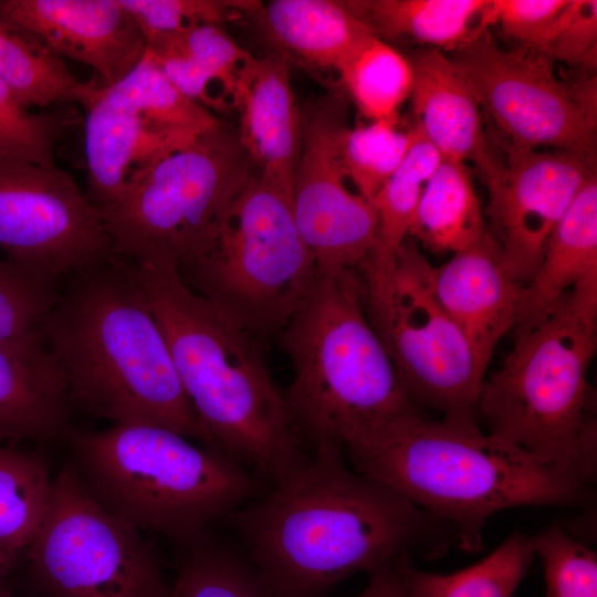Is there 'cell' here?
Returning <instances> with one entry per match:
<instances>
[{
	"mask_svg": "<svg viewBox=\"0 0 597 597\" xmlns=\"http://www.w3.org/2000/svg\"><path fill=\"white\" fill-rule=\"evenodd\" d=\"M224 521L275 597H325L357 573L458 547L447 524L357 472L339 444L313 447Z\"/></svg>",
	"mask_w": 597,
	"mask_h": 597,
	"instance_id": "obj_1",
	"label": "cell"
},
{
	"mask_svg": "<svg viewBox=\"0 0 597 597\" xmlns=\"http://www.w3.org/2000/svg\"><path fill=\"white\" fill-rule=\"evenodd\" d=\"M133 263L200 441L271 484L301 465L307 455L256 335L190 287L176 265Z\"/></svg>",
	"mask_w": 597,
	"mask_h": 597,
	"instance_id": "obj_2",
	"label": "cell"
},
{
	"mask_svg": "<svg viewBox=\"0 0 597 597\" xmlns=\"http://www.w3.org/2000/svg\"><path fill=\"white\" fill-rule=\"evenodd\" d=\"M44 335L72 407L114 425H155L200 440L132 261L113 254L70 275Z\"/></svg>",
	"mask_w": 597,
	"mask_h": 597,
	"instance_id": "obj_3",
	"label": "cell"
},
{
	"mask_svg": "<svg viewBox=\"0 0 597 597\" xmlns=\"http://www.w3.org/2000/svg\"><path fill=\"white\" fill-rule=\"evenodd\" d=\"M350 467L447 524L458 547L482 548L493 514L525 505H578L588 486L524 449L482 431L476 419L405 416L345 448Z\"/></svg>",
	"mask_w": 597,
	"mask_h": 597,
	"instance_id": "obj_4",
	"label": "cell"
},
{
	"mask_svg": "<svg viewBox=\"0 0 597 597\" xmlns=\"http://www.w3.org/2000/svg\"><path fill=\"white\" fill-rule=\"evenodd\" d=\"M292 364L284 395L298 436L344 449L422 411L369 322L357 269H317L281 329Z\"/></svg>",
	"mask_w": 597,
	"mask_h": 597,
	"instance_id": "obj_5",
	"label": "cell"
},
{
	"mask_svg": "<svg viewBox=\"0 0 597 597\" xmlns=\"http://www.w3.org/2000/svg\"><path fill=\"white\" fill-rule=\"evenodd\" d=\"M597 345V271L540 326L515 339L485 377L476 402L488 432L591 486L597 472L595 395L588 369Z\"/></svg>",
	"mask_w": 597,
	"mask_h": 597,
	"instance_id": "obj_6",
	"label": "cell"
},
{
	"mask_svg": "<svg viewBox=\"0 0 597 597\" xmlns=\"http://www.w3.org/2000/svg\"><path fill=\"white\" fill-rule=\"evenodd\" d=\"M63 438L67 462L102 506L184 546L259 492V479L243 464L160 426L71 427Z\"/></svg>",
	"mask_w": 597,
	"mask_h": 597,
	"instance_id": "obj_7",
	"label": "cell"
},
{
	"mask_svg": "<svg viewBox=\"0 0 597 597\" xmlns=\"http://www.w3.org/2000/svg\"><path fill=\"white\" fill-rule=\"evenodd\" d=\"M253 172L237 129L219 121L98 209L114 253L185 269L209 249L229 203Z\"/></svg>",
	"mask_w": 597,
	"mask_h": 597,
	"instance_id": "obj_8",
	"label": "cell"
},
{
	"mask_svg": "<svg viewBox=\"0 0 597 597\" xmlns=\"http://www.w3.org/2000/svg\"><path fill=\"white\" fill-rule=\"evenodd\" d=\"M179 272L258 336L284 327L316 264L297 229L292 197L253 172L229 203L209 249Z\"/></svg>",
	"mask_w": 597,
	"mask_h": 597,
	"instance_id": "obj_9",
	"label": "cell"
},
{
	"mask_svg": "<svg viewBox=\"0 0 597 597\" xmlns=\"http://www.w3.org/2000/svg\"><path fill=\"white\" fill-rule=\"evenodd\" d=\"M433 268L410 237L389 259L369 255L357 269L366 313L416 406L476 419L486 368L439 302Z\"/></svg>",
	"mask_w": 597,
	"mask_h": 597,
	"instance_id": "obj_10",
	"label": "cell"
},
{
	"mask_svg": "<svg viewBox=\"0 0 597 597\" xmlns=\"http://www.w3.org/2000/svg\"><path fill=\"white\" fill-rule=\"evenodd\" d=\"M23 556L39 597H157L168 587L140 531L102 506L69 462Z\"/></svg>",
	"mask_w": 597,
	"mask_h": 597,
	"instance_id": "obj_11",
	"label": "cell"
},
{
	"mask_svg": "<svg viewBox=\"0 0 597 597\" xmlns=\"http://www.w3.org/2000/svg\"><path fill=\"white\" fill-rule=\"evenodd\" d=\"M80 104L85 109L86 196L97 210L219 122L186 97L147 51L117 82L87 81Z\"/></svg>",
	"mask_w": 597,
	"mask_h": 597,
	"instance_id": "obj_12",
	"label": "cell"
},
{
	"mask_svg": "<svg viewBox=\"0 0 597 597\" xmlns=\"http://www.w3.org/2000/svg\"><path fill=\"white\" fill-rule=\"evenodd\" d=\"M453 52L451 59L507 146L595 156V78L565 82L556 76L552 61L525 49L505 50L488 29Z\"/></svg>",
	"mask_w": 597,
	"mask_h": 597,
	"instance_id": "obj_13",
	"label": "cell"
},
{
	"mask_svg": "<svg viewBox=\"0 0 597 597\" xmlns=\"http://www.w3.org/2000/svg\"><path fill=\"white\" fill-rule=\"evenodd\" d=\"M0 248L57 283L115 254L98 210L66 170L1 155Z\"/></svg>",
	"mask_w": 597,
	"mask_h": 597,
	"instance_id": "obj_14",
	"label": "cell"
},
{
	"mask_svg": "<svg viewBox=\"0 0 597 597\" xmlns=\"http://www.w3.org/2000/svg\"><path fill=\"white\" fill-rule=\"evenodd\" d=\"M347 128L346 108L336 96L317 101L303 118L292 209L317 269H358L377 243L374 207L346 185L342 145Z\"/></svg>",
	"mask_w": 597,
	"mask_h": 597,
	"instance_id": "obj_15",
	"label": "cell"
},
{
	"mask_svg": "<svg viewBox=\"0 0 597 597\" xmlns=\"http://www.w3.org/2000/svg\"><path fill=\"white\" fill-rule=\"evenodd\" d=\"M594 157L506 147L501 172L486 185L489 232L520 284L537 269L552 232L577 195L597 177Z\"/></svg>",
	"mask_w": 597,
	"mask_h": 597,
	"instance_id": "obj_16",
	"label": "cell"
},
{
	"mask_svg": "<svg viewBox=\"0 0 597 597\" xmlns=\"http://www.w3.org/2000/svg\"><path fill=\"white\" fill-rule=\"evenodd\" d=\"M0 15L60 57L94 69L101 85L121 80L146 52L139 27L118 0H0Z\"/></svg>",
	"mask_w": 597,
	"mask_h": 597,
	"instance_id": "obj_17",
	"label": "cell"
},
{
	"mask_svg": "<svg viewBox=\"0 0 597 597\" xmlns=\"http://www.w3.org/2000/svg\"><path fill=\"white\" fill-rule=\"evenodd\" d=\"M409 60L413 126L442 158L473 164L486 186L503 164L491 153L482 107L469 80L443 51L422 49Z\"/></svg>",
	"mask_w": 597,
	"mask_h": 597,
	"instance_id": "obj_18",
	"label": "cell"
},
{
	"mask_svg": "<svg viewBox=\"0 0 597 597\" xmlns=\"http://www.w3.org/2000/svg\"><path fill=\"white\" fill-rule=\"evenodd\" d=\"M436 295L488 368L501 338L514 328L521 284L490 232L433 268Z\"/></svg>",
	"mask_w": 597,
	"mask_h": 597,
	"instance_id": "obj_19",
	"label": "cell"
},
{
	"mask_svg": "<svg viewBox=\"0 0 597 597\" xmlns=\"http://www.w3.org/2000/svg\"><path fill=\"white\" fill-rule=\"evenodd\" d=\"M237 109L238 138L254 172L292 197L303 118L283 55L275 52L254 57L242 82Z\"/></svg>",
	"mask_w": 597,
	"mask_h": 597,
	"instance_id": "obj_20",
	"label": "cell"
},
{
	"mask_svg": "<svg viewBox=\"0 0 597 597\" xmlns=\"http://www.w3.org/2000/svg\"><path fill=\"white\" fill-rule=\"evenodd\" d=\"M71 409L45 336L0 343V442L63 438Z\"/></svg>",
	"mask_w": 597,
	"mask_h": 597,
	"instance_id": "obj_21",
	"label": "cell"
},
{
	"mask_svg": "<svg viewBox=\"0 0 597 597\" xmlns=\"http://www.w3.org/2000/svg\"><path fill=\"white\" fill-rule=\"evenodd\" d=\"M597 271V177L577 195L552 232L540 264L521 285L515 339L545 322L564 296Z\"/></svg>",
	"mask_w": 597,
	"mask_h": 597,
	"instance_id": "obj_22",
	"label": "cell"
},
{
	"mask_svg": "<svg viewBox=\"0 0 597 597\" xmlns=\"http://www.w3.org/2000/svg\"><path fill=\"white\" fill-rule=\"evenodd\" d=\"M261 29L279 54L337 72L373 32L346 6L333 0H273L258 10Z\"/></svg>",
	"mask_w": 597,
	"mask_h": 597,
	"instance_id": "obj_23",
	"label": "cell"
},
{
	"mask_svg": "<svg viewBox=\"0 0 597 597\" xmlns=\"http://www.w3.org/2000/svg\"><path fill=\"white\" fill-rule=\"evenodd\" d=\"M488 0H353L348 9L378 38L454 51L480 30Z\"/></svg>",
	"mask_w": 597,
	"mask_h": 597,
	"instance_id": "obj_24",
	"label": "cell"
},
{
	"mask_svg": "<svg viewBox=\"0 0 597 597\" xmlns=\"http://www.w3.org/2000/svg\"><path fill=\"white\" fill-rule=\"evenodd\" d=\"M489 230L468 165L442 158L419 201L410 237L434 253H457Z\"/></svg>",
	"mask_w": 597,
	"mask_h": 597,
	"instance_id": "obj_25",
	"label": "cell"
},
{
	"mask_svg": "<svg viewBox=\"0 0 597 597\" xmlns=\"http://www.w3.org/2000/svg\"><path fill=\"white\" fill-rule=\"evenodd\" d=\"M0 78L28 109L60 102L80 104L87 84L34 34L1 15Z\"/></svg>",
	"mask_w": 597,
	"mask_h": 597,
	"instance_id": "obj_26",
	"label": "cell"
},
{
	"mask_svg": "<svg viewBox=\"0 0 597 597\" xmlns=\"http://www.w3.org/2000/svg\"><path fill=\"white\" fill-rule=\"evenodd\" d=\"M535 556L533 538L516 531L472 566L450 574L401 565L406 597H513Z\"/></svg>",
	"mask_w": 597,
	"mask_h": 597,
	"instance_id": "obj_27",
	"label": "cell"
},
{
	"mask_svg": "<svg viewBox=\"0 0 597 597\" xmlns=\"http://www.w3.org/2000/svg\"><path fill=\"white\" fill-rule=\"evenodd\" d=\"M53 476L35 451L0 442V547L23 555L51 498Z\"/></svg>",
	"mask_w": 597,
	"mask_h": 597,
	"instance_id": "obj_28",
	"label": "cell"
},
{
	"mask_svg": "<svg viewBox=\"0 0 597 597\" xmlns=\"http://www.w3.org/2000/svg\"><path fill=\"white\" fill-rule=\"evenodd\" d=\"M363 116L370 122H399L410 97L413 72L409 57L374 33L366 36L337 71Z\"/></svg>",
	"mask_w": 597,
	"mask_h": 597,
	"instance_id": "obj_29",
	"label": "cell"
},
{
	"mask_svg": "<svg viewBox=\"0 0 597 597\" xmlns=\"http://www.w3.org/2000/svg\"><path fill=\"white\" fill-rule=\"evenodd\" d=\"M410 148L371 201L377 217V243L370 255L391 258L410 237L423 190L439 164L438 150L412 126Z\"/></svg>",
	"mask_w": 597,
	"mask_h": 597,
	"instance_id": "obj_30",
	"label": "cell"
},
{
	"mask_svg": "<svg viewBox=\"0 0 597 597\" xmlns=\"http://www.w3.org/2000/svg\"><path fill=\"white\" fill-rule=\"evenodd\" d=\"M185 547L170 597H275L248 558L207 533Z\"/></svg>",
	"mask_w": 597,
	"mask_h": 597,
	"instance_id": "obj_31",
	"label": "cell"
},
{
	"mask_svg": "<svg viewBox=\"0 0 597 597\" xmlns=\"http://www.w3.org/2000/svg\"><path fill=\"white\" fill-rule=\"evenodd\" d=\"M413 137L412 127L398 128V123L370 122L347 128L342 159L346 177L357 192L373 199L405 159Z\"/></svg>",
	"mask_w": 597,
	"mask_h": 597,
	"instance_id": "obj_32",
	"label": "cell"
},
{
	"mask_svg": "<svg viewBox=\"0 0 597 597\" xmlns=\"http://www.w3.org/2000/svg\"><path fill=\"white\" fill-rule=\"evenodd\" d=\"M57 282L0 259V343L45 336Z\"/></svg>",
	"mask_w": 597,
	"mask_h": 597,
	"instance_id": "obj_33",
	"label": "cell"
},
{
	"mask_svg": "<svg viewBox=\"0 0 597 597\" xmlns=\"http://www.w3.org/2000/svg\"><path fill=\"white\" fill-rule=\"evenodd\" d=\"M142 31L146 46L191 28L232 20L261 8L248 0H118Z\"/></svg>",
	"mask_w": 597,
	"mask_h": 597,
	"instance_id": "obj_34",
	"label": "cell"
},
{
	"mask_svg": "<svg viewBox=\"0 0 597 597\" xmlns=\"http://www.w3.org/2000/svg\"><path fill=\"white\" fill-rule=\"evenodd\" d=\"M70 118L32 113L0 78V155L54 165L56 144L66 136Z\"/></svg>",
	"mask_w": 597,
	"mask_h": 597,
	"instance_id": "obj_35",
	"label": "cell"
},
{
	"mask_svg": "<svg viewBox=\"0 0 597 597\" xmlns=\"http://www.w3.org/2000/svg\"><path fill=\"white\" fill-rule=\"evenodd\" d=\"M532 538L544 564L546 597H597L595 551L557 524Z\"/></svg>",
	"mask_w": 597,
	"mask_h": 597,
	"instance_id": "obj_36",
	"label": "cell"
},
{
	"mask_svg": "<svg viewBox=\"0 0 597 597\" xmlns=\"http://www.w3.org/2000/svg\"><path fill=\"white\" fill-rule=\"evenodd\" d=\"M153 54L177 52L241 88L254 56L230 38L221 25L203 24L146 46Z\"/></svg>",
	"mask_w": 597,
	"mask_h": 597,
	"instance_id": "obj_37",
	"label": "cell"
},
{
	"mask_svg": "<svg viewBox=\"0 0 597 597\" xmlns=\"http://www.w3.org/2000/svg\"><path fill=\"white\" fill-rule=\"evenodd\" d=\"M597 48V1L567 0L537 53L569 65H595Z\"/></svg>",
	"mask_w": 597,
	"mask_h": 597,
	"instance_id": "obj_38",
	"label": "cell"
},
{
	"mask_svg": "<svg viewBox=\"0 0 597 597\" xmlns=\"http://www.w3.org/2000/svg\"><path fill=\"white\" fill-rule=\"evenodd\" d=\"M567 0H488L480 30L498 25L521 44V49L537 52L547 30Z\"/></svg>",
	"mask_w": 597,
	"mask_h": 597,
	"instance_id": "obj_39",
	"label": "cell"
},
{
	"mask_svg": "<svg viewBox=\"0 0 597 597\" xmlns=\"http://www.w3.org/2000/svg\"><path fill=\"white\" fill-rule=\"evenodd\" d=\"M400 562L368 574L366 587L353 597H406Z\"/></svg>",
	"mask_w": 597,
	"mask_h": 597,
	"instance_id": "obj_40",
	"label": "cell"
},
{
	"mask_svg": "<svg viewBox=\"0 0 597 597\" xmlns=\"http://www.w3.org/2000/svg\"><path fill=\"white\" fill-rule=\"evenodd\" d=\"M21 556L23 555L0 547V580L4 579L14 569Z\"/></svg>",
	"mask_w": 597,
	"mask_h": 597,
	"instance_id": "obj_41",
	"label": "cell"
},
{
	"mask_svg": "<svg viewBox=\"0 0 597 597\" xmlns=\"http://www.w3.org/2000/svg\"><path fill=\"white\" fill-rule=\"evenodd\" d=\"M0 597H13L10 587L4 584L3 579L0 580Z\"/></svg>",
	"mask_w": 597,
	"mask_h": 597,
	"instance_id": "obj_42",
	"label": "cell"
},
{
	"mask_svg": "<svg viewBox=\"0 0 597 597\" xmlns=\"http://www.w3.org/2000/svg\"><path fill=\"white\" fill-rule=\"evenodd\" d=\"M157 597H170V589L169 586Z\"/></svg>",
	"mask_w": 597,
	"mask_h": 597,
	"instance_id": "obj_43",
	"label": "cell"
}]
</instances>
